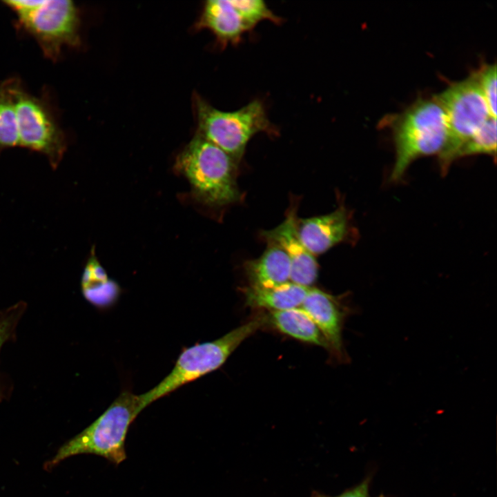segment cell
<instances>
[{
	"mask_svg": "<svg viewBox=\"0 0 497 497\" xmlns=\"http://www.w3.org/2000/svg\"><path fill=\"white\" fill-rule=\"evenodd\" d=\"M396 158L390 179L398 182L417 158L437 154L445 148L448 127L445 110L434 95L419 98L401 113L387 116Z\"/></svg>",
	"mask_w": 497,
	"mask_h": 497,
	"instance_id": "6da1fadb",
	"label": "cell"
},
{
	"mask_svg": "<svg viewBox=\"0 0 497 497\" xmlns=\"http://www.w3.org/2000/svg\"><path fill=\"white\" fill-rule=\"evenodd\" d=\"M145 408L140 394L122 391L98 418L64 443L45 468L50 469L79 454L97 455L120 464L126 458L125 441L128 429Z\"/></svg>",
	"mask_w": 497,
	"mask_h": 497,
	"instance_id": "7a4b0ae2",
	"label": "cell"
},
{
	"mask_svg": "<svg viewBox=\"0 0 497 497\" xmlns=\"http://www.w3.org/2000/svg\"><path fill=\"white\" fill-rule=\"evenodd\" d=\"M234 162L226 152L197 133L177 157V167L200 201L217 206L239 199Z\"/></svg>",
	"mask_w": 497,
	"mask_h": 497,
	"instance_id": "3957f363",
	"label": "cell"
},
{
	"mask_svg": "<svg viewBox=\"0 0 497 497\" xmlns=\"http://www.w3.org/2000/svg\"><path fill=\"white\" fill-rule=\"evenodd\" d=\"M265 324L266 314H260L215 340L184 349L170 372L140 394L144 407L220 368L243 341Z\"/></svg>",
	"mask_w": 497,
	"mask_h": 497,
	"instance_id": "277c9868",
	"label": "cell"
},
{
	"mask_svg": "<svg viewBox=\"0 0 497 497\" xmlns=\"http://www.w3.org/2000/svg\"><path fill=\"white\" fill-rule=\"evenodd\" d=\"M197 133L226 152L235 161L240 159L250 139L256 134L276 135L265 106L255 99L235 111L218 110L203 99H195Z\"/></svg>",
	"mask_w": 497,
	"mask_h": 497,
	"instance_id": "5b68a950",
	"label": "cell"
},
{
	"mask_svg": "<svg viewBox=\"0 0 497 497\" xmlns=\"http://www.w3.org/2000/svg\"><path fill=\"white\" fill-rule=\"evenodd\" d=\"M435 96L445 110L447 121V140L438 155L440 170L445 173L457 159L458 153L463 144L492 116L480 90L476 72L449 84Z\"/></svg>",
	"mask_w": 497,
	"mask_h": 497,
	"instance_id": "8992f818",
	"label": "cell"
},
{
	"mask_svg": "<svg viewBox=\"0 0 497 497\" xmlns=\"http://www.w3.org/2000/svg\"><path fill=\"white\" fill-rule=\"evenodd\" d=\"M17 17L44 55L52 60L57 59L63 46L79 43V10L72 1L41 0L37 6Z\"/></svg>",
	"mask_w": 497,
	"mask_h": 497,
	"instance_id": "52a82bcc",
	"label": "cell"
},
{
	"mask_svg": "<svg viewBox=\"0 0 497 497\" xmlns=\"http://www.w3.org/2000/svg\"><path fill=\"white\" fill-rule=\"evenodd\" d=\"M19 146L42 153L56 169L66 150L64 133L44 101L23 90L16 95Z\"/></svg>",
	"mask_w": 497,
	"mask_h": 497,
	"instance_id": "ba28073f",
	"label": "cell"
},
{
	"mask_svg": "<svg viewBox=\"0 0 497 497\" xmlns=\"http://www.w3.org/2000/svg\"><path fill=\"white\" fill-rule=\"evenodd\" d=\"M297 222L292 211L280 224L262 235L269 244L279 246L287 255L291 263L290 282L309 288L318 277V264L302 242Z\"/></svg>",
	"mask_w": 497,
	"mask_h": 497,
	"instance_id": "9c48e42d",
	"label": "cell"
},
{
	"mask_svg": "<svg viewBox=\"0 0 497 497\" xmlns=\"http://www.w3.org/2000/svg\"><path fill=\"white\" fill-rule=\"evenodd\" d=\"M318 327L329 347L344 360L342 327L347 309L337 298L322 290L309 288L300 307Z\"/></svg>",
	"mask_w": 497,
	"mask_h": 497,
	"instance_id": "30bf717a",
	"label": "cell"
},
{
	"mask_svg": "<svg viewBox=\"0 0 497 497\" xmlns=\"http://www.w3.org/2000/svg\"><path fill=\"white\" fill-rule=\"evenodd\" d=\"M297 228L307 250L313 255L322 254L347 237L348 215L340 206L329 214L298 220Z\"/></svg>",
	"mask_w": 497,
	"mask_h": 497,
	"instance_id": "8fae6325",
	"label": "cell"
},
{
	"mask_svg": "<svg viewBox=\"0 0 497 497\" xmlns=\"http://www.w3.org/2000/svg\"><path fill=\"white\" fill-rule=\"evenodd\" d=\"M196 27L208 29L221 46L236 44L250 31L231 0L206 1Z\"/></svg>",
	"mask_w": 497,
	"mask_h": 497,
	"instance_id": "7c38bea8",
	"label": "cell"
},
{
	"mask_svg": "<svg viewBox=\"0 0 497 497\" xmlns=\"http://www.w3.org/2000/svg\"><path fill=\"white\" fill-rule=\"evenodd\" d=\"M244 268L251 287L270 288L290 280V260L281 248L272 244L259 258L248 261Z\"/></svg>",
	"mask_w": 497,
	"mask_h": 497,
	"instance_id": "4fadbf2b",
	"label": "cell"
},
{
	"mask_svg": "<svg viewBox=\"0 0 497 497\" xmlns=\"http://www.w3.org/2000/svg\"><path fill=\"white\" fill-rule=\"evenodd\" d=\"M81 288L84 298L101 310L113 306L121 294L119 285L116 281L108 277L93 249L84 268Z\"/></svg>",
	"mask_w": 497,
	"mask_h": 497,
	"instance_id": "5bb4252c",
	"label": "cell"
},
{
	"mask_svg": "<svg viewBox=\"0 0 497 497\" xmlns=\"http://www.w3.org/2000/svg\"><path fill=\"white\" fill-rule=\"evenodd\" d=\"M266 324L301 342L329 349L318 327L301 308L271 311L266 314Z\"/></svg>",
	"mask_w": 497,
	"mask_h": 497,
	"instance_id": "9a60e30c",
	"label": "cell"
},
{
	"mask_svg": "<svg viewBox=\"0 0 497 497\" xmlns=\"http://www.w3.org/2000/svg\"><path fill=\"white\" fill-rule=\"evenodd\" d=\"M309 288L287 282L270 288L248 287L246 304L252 308L283 311L301 306Z\"/></svg>",
	"mask_w": 497,
	"mask_h": 497,
	"instance_id": "2e32d148",
	"label": "cell"
},
{
	"mask_svg": "<svg viewBox=\"0 0 497 497\" xmlns=\"http://www.w3.org/2000/svg\"><path fill=\"white\" fill-rule=\"evenodd\" d=\"M21 86L18 79L6 80L0 86V151L19 146L16 95Z\"/></svg>",
	"mask_w": 497,
	"mask_h": 497,
	"instance_id": "e0dca14e",
	"label": "cell"
},
{
	"mask_svg": "<svg viewBox=\"0 0 497 497\" xmlns=\"http://www.w3.org/2000/svg\"><path fill=\"white\" fill-rule=\"evenodd\" d=\"M485 154L496 155V118L491 117L459 150L457 159Z\"/></svg>",
	"mask_w": 497,
	"mask_h": 497,
	"instance_id": "ac0fdd59",
	"label": "cell"
},
{
	"mask_svg": "<svg viewBox=\"0 0 497 497\" xmlns=\"http://www.w3.org/2000/svg\"><path fill=\"white\" fill-rule=\"evenodd\" d=\"M232 1L250 30L264 20L271 21L276 24L282 21V19L275 14L263 1L232 0Z\"/></svg>",
	"mask_w": 497,
	"mask_h": 497,
	"instance_id": "d6986e66",
	"label": "cell"
},
{
	"mask_svg": "<svg viewBox=\"0 0 497 497\" xmlns=\"http://www.w3.org/2000/svg\"><path fill=\"white\" fill-rule=\"evenodd\" d=\"M476 73L490 113L496 118V64H485Z\"/></svg>",
	"mask_w": 497,
	"mask_h": 497,
	"instance_id": "ffe728a7",
	"label": "cell"
},
{
	"mask_svg": "<svg viewBox=\"0 0 497 497\" xmlns=\"http://www.w3.org/2000/svg\"><path fill=\"white\" fill-rule=\"evenodd\" d=\"M370 476L366 477L358 485L347 489L337 496H329L318 491H313L311 497H370Z\"/></svg>",
	"mask_w": 497,
	"mask_h": 497,
	"instance_id": "44dd1931",
	"label": "cell"
},
{
	"mask_svg": "<svg viewBox=\"0 0 497 497\" xmlns=\"http://www.w3.org/2000/svg\"><path fill=\"white\" fill-rule=\"evenodd\" d=\"M14 327V319L7 317L0 320V350L4 342L10 338Z\"/></svg>",
	"mask_w": 497,
	"mask_h": 497,
	"instance_id": "7402d4cb",
	"label": "cell"
},
{
	"mask_svg": "<svg viewBox=\"0 0 497 497\" xmlns=\"http://www.w3.org/2000/svg\"><path fill=\"white\" fill-rule=\"evenodd\" d=\"M378 497H386V496H384L383 494H380V496H378Z\"/></svg>",
	"mask_w": 497,
	"mask_h": 497,
	"instance_id": "603a6c76",
	"label": "cell"
}]
</instances>
